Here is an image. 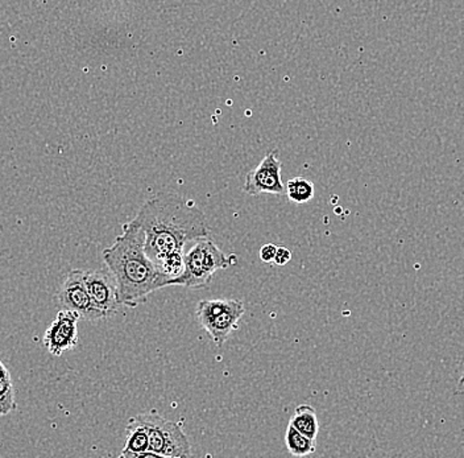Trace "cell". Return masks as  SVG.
I'll use <instances>...</instances> for the list:
<instances>
[{"instance_id":"obj_10","label":"cell","mask_w":464,"mask_h":458,"mask_svg":"<svg viewBox=\"0 0 464 458\" xmlns=\"http://www.w3.org/2000/svg\"><path fill=\"white\" fill-rule=\"evenodd\" d=\"M150 451V437L147 431L135 417H130L127 424V442L121 458H143L145 452Z\"/></svg>"},{"instance_id":"obj_8","label":"cell","mask_w":464,"mask_h":458,"mask_svg":"<svg viewBox=\"0 0 464 458\" xmlns=\"http://www.w3.org/2000/svg\"><path fill=\"white\" fill-rule=\"evenodd\" d=\"M77 313L61 309L54 317L53 323L44 335V345L52 356H61L68 350L74 349L78 345Z\"/></svg>"},{"instance_id":"obj_9","label":"cell","mask_w":464,"mask_h":458,"mask_svg":"<svg viewBox=\"0 0 464 458\" xmlns=\"http://www.w3.org/2000/svg\"><path fill=\"white\" fill-rule=\"evenodd\" d=\"M83 279L94 306L106 318L112 317L121 306L115 278L106 272L83 271Z\"/></svg>"},{"instance_id":"obj_3","label":"cell","mask_w":464,"mask_h":458,"mask_svg":"<svg viewBox=\"0 0 464 458\" xmlns=\"http://www.w3.org/2000/svg\"><path fill=\"white\" fill-rule=\"evenodd\" d=\"M237 262V257L225 254L210 237L198 238L188 243L184 251V267L179 277L167 286L187 287L191 289L208 288L214 275Z\"/></svg>"},{"instance_id":"obj_7","label":"cell","mask_w":464,"mask_h":458,"mask_svg":"<svg viewBox=\"0 0 464 458\" xmlns=\"http://www.w3.org/2000/svg\"><path fill=\"white\" fill-rule=\"evenodd\" d=\"M281 164L278 153L269 151L266 158L255 170L246 173L245 192L249 196L259 194H283L284 184L281 179Z\"/></svg>"},{"instance_id":"obj_11","label":"cell","mask_w":464,"mask_h":458,"mask_svg":"<svg viewBox=\"0 0 464 458\" xmlns=\"http://www.w3.org/2000/svg\"><path fill=\"white\" fill-rule=\"evenodd\" d=\"M290 424L304 434V436L315 440L318 436L319 424L317 413L309 404H301L295 408V414L290 419Z\"/></svg>"},{"instance_id":"obj_14","label":"cell","mask_w":464,"mask_h":458,"mask_svg":"<svg viewBox=\"0 0 464 458\" xmlns=\"http://www.w3.org/2000/svg\"><path fill=\"white\" fill-rule=\"evenodd\" d=\"M16 408L14 387L11 373L0 378V416L13 413Z\"/></svg>"},{"instance_id":"obj_16","label":"cell","mask_w":464,"mask_h":458,"mask_svg":"<svg viewBox=\"0 0 464 458\" xmlns=\"http://www.w3.org/2000/svg\"><path fill=\"white\" fill-rule=\"evenodd\" d=\"M290 259H292V251L285 246H277V252H276L274 260L276 265L285 266L286 263L290 262Z\"/></svg>"},{"instance_id":"obj_5","label":"cell","mask_w":464,"mask_h":458,"mask_svg":"<svg viewBox=\"0 0 464 458\" xmlns=\"http://www.w3.org/2000/svg\"><path fill=\"white\" fill-rule=\"evenodd\" d=\"M245 312V304L231 298L201 300L196 308L198 323L213 338L217 346H222L239 327V321L242 320Z\"/></svg>"},{"instance_id":"obj_12","label":"cell","mask_w":464,"mask_h":458,"mask_svg":"<svg viewBox=\"0 0 464 458\" xmlns=\"http://www.w3.org/2000/svg\"><path fill=\"white\" fill-rule=\"evenodd\" d=\"M285 443L289 453L295 457L309 456V454L314 453L315 448H317L315 440L304 436L290 423L288 428H286Z\"/></svg>"},{"instance_id":"obj_13","label":"cell","mask_w":464,"mask_h":458,"mask_svg":"<svg viewBox=\"0 0 464 458\" xmlns=\"http://www.w3.org/2000/svg\"><path fill=\"white\" fill-rule=\"evenodd\" d=\"M286 196L293 204H306L314 197V184L304 178L289 180L286 185Z\"/></svg>"},{"instance_id":"obj_17","label":"cell","mask_w":464,"mask_h":458,"mask_svg":"<svg viewBox=\"0 0 464 458\" xmlns=\"http://www.w3.org/2000/svg\"><path fill=\"white\" fill-rule=\"evenodd\" d=\"M7 374H10V371H8L7 367L5 366V364L0 361V378H2V376L7 375Z\"/></svg>"},{"instance_id":"obj_6","label":"cell","mask_w":464,"mask_h":458,"mask_svg":"<svg viewBox=\"0 0 464 458\" xmlns=\"http://www.w3.org/2000/svg\"><path fill=\"white\" fill-rule=\"evenodd\" d=\"M57 303L61 309L77 313L83 320H106V316L92 303L81 269H72L66 275L57 292Z\"/></svg>"},{"instance_id":"obj_4","label":"cell","mask_w":464,"mask_h":458,"mask_svg":"<svg viewBox=\"0 0 464 458\" xmlns=\"http://www.w3.org/2000/svg\"><path fill=\"white\" fill-rule=\"evenodd\" d=\"M133 417L147 431L148 437H150V451L159 458L193 456L190 443H188L185 432L182 431L181 425L165 420L155 410L139 414Z\"/></svg>"},{"instance_id":"obj_15","label":"cell","mask_w":464,"mask_h":458,"mask_svg":"<svg viewBox=\"0 0 464 458\" xmlns=\"http://www.w3.org/2000/svg\"><path fill=\"white\" fill-rule=\"evenodd\" d=\"M276 252H277V246L274 245V243H266V245L260 248V260H263L264 263L274 262Z\"/></svg>"},{"instance_id":"obj_1","label":"cell","mask_w":464,"mask_h":458,"mask_svg":"<svg viewBox=\"0 0 464 458\" xmlns=\"http://www.w3.org/2000/svg\"><path fill=\"white\" fill-rule=\"evenodd\" d=\"M133 221L143 229L145 251L161 275L164 287L181 274L188 243L210 237L208 219L198 205L177 193L150 197Z\"/></svg>"},{"instance_id":"obj_2","label":"cell","mask_w":464,"mask_h":458,"mask_svg":"<svg viewBox=\"0 0 464 458\" xmlns=\"http://www.w3.org/2000/svg\"><path fill=\"white\" fill-rule=\"evenodd\" d=\"M123 231L110 248L102 252L118 286L121 306L136 308L148 296L164 288V280L145 251L143 229L130 219L121 226Z\"/></svg>"}]
</instances>
